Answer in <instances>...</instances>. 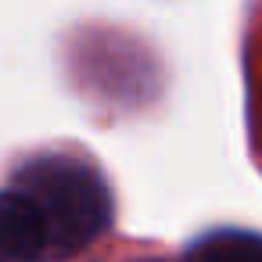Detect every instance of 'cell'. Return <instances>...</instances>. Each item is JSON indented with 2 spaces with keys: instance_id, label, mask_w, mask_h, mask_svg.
Returning <instances> with one entry per match:
<instances>
[{
  "instance_id": "1",
  "label": "cell",
  "mask_w": 262,
  "mask_h": 262,
  "mask_svg": "<svg viewBox=\"0 0 262 262\" xmlns=\"http://www.w3.org/2000/svg\"><path fill=\"white\" fill-rule=\"evenodd\" d=\"M115 226V194L97 162L40 151L0 187V262H61Z\"/></svg>"
},
{
  "instance_id": "2",
  "label": "cell",
  "mask_w": 262,
  "mask_h": 262,
  "mask_svg": "<svg viewBox=\"0 0 262 262\" xmlns=\"http://www.w3.org/2000/svg\"><path fill=\"white\" fill-rule=\"evenodd\" d=\"M183 262H262V230L248 226L201 230L183 248Z\"/></svg>"
}]
</instances>
